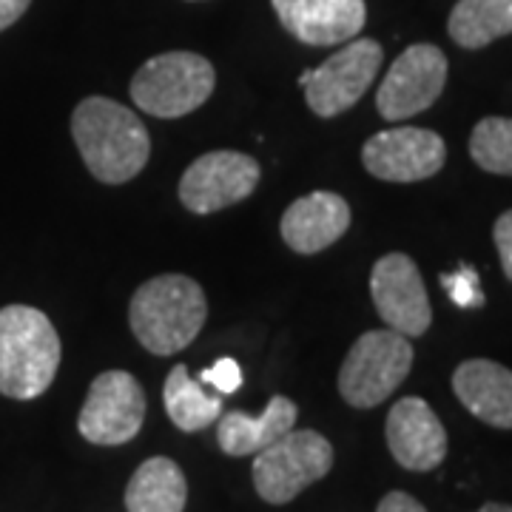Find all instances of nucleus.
Wrapping results in <instances>:
<instances>
[{"label":"nucleus","mask_w":512,"mask_h":512,"mask_svg":"<svg viewBox=\"0 0 512 512\" xmlns=\"http://www.w3.org/2000/svg\"><path fill=\"white\" fill-rule=\"evenodd\" d=\"M72 134L86 168L106 185L134 180L151 154L143 120L109 97H86L72 114Z\"/></svg>","instance_id":"nucleus-1"},{"label":"nucleus","mask_w":512,"mask_h":512,"mask_svg":"<svg viewBox=\"0 0 512 512\" xmlns=\"http://www.w3.org/2000/svg\"><path fill=\"white\" fill-rule=\"evenodd\" d=\"M208 302L202 288L183 274H163L140 285L128 322L137 342L154 356H171L188 348L205 325Z\"/></svg>","instance_id":"nucleus-2"},{"label":"nucleus","mask_w":512,"mask_h":512,"mask_svg":"<svg viewBox=\"0 0 512 512\" xmlns=\"http://www.w3.org/2000/svg\"><path fill=\"white\" fill-rule=\"evenodd\" d=\"M60 367L52 319L29 305L0 308V393L18 402L43 396Z\"/></svg>","instance_id":"nucleus-3"},{"label":"nucleus","mask_w":512,"mask_h":512,"mask_svg":"<svg viewBox=\"0 0 512 512\" xmlns=\"http://www.w3.org/2000/svg\"><path fill=\"white\" fill-rule=\"evenodd\" d=\"M217 74L197 52H165L143 63L131 77V100L151 117L177 120L211 97Z\"/></svg>","instance_id":"nucleus-4"},{"label":"nucleus","mask_w":512,"mask_h":512,"mask_svg":"<svg viewBox=\"0 0 512 512\" xmlns=\"http://www.w3.org/2000/svg\"><path fill=\"white\" fill-rule=\"evenodd\" d=\"M413 367V345L396 330H367L339 370V393L350 407L370 410L390 399Z\"/></svg>","instance_id":"nucleus-5"},{"label":"nucleus","mask_w":512,"mask_h":512,"mask_svg":"<svg viewBox=\"0 0 512 512\" xmlns=\"http://www.w3.org/2000/svg\"><path fill=\"white\" fill-rule=\"evenodd\" d=\"M333 467V447L316 430H288L254 456V487L268 504H288L322 481Z\"/></svg>","instance_id":"nucleus-6"},{"label":"nucleus","mask_w":512,"mask_h":512,"mask_svg":"<svg viewBox=\"0 0 512 512\" xmlns=\"http://www.w3.org/2000/svg\"><path fill=\"white\" fill-rule=\"evenodd\" d=\"M382 60V46L370 37H362V40H348L345 49L330 55L322 66L302 74L299 86L305 89L313 114L330 120L339 117L342 111L353 109L376 80Z\"/></svg>","instance_id":"nucleus-7"},{"label":"nucleus","mask_w":512,"mask_h":512,"mask_svg":"<svg viewBox=\"0 0 512 512\" xmlns=\"http://www.w3.org/2000/svg\"><path fill=\"white\" fill-rule=\"evenodd\" d=\"M146 421V393L126 370H106L89 387L80 410V436L100 447L131 441Z\"/></svg>","instance_id":"nucleus-8"},{"label":"nucleus","mask_w":512,"mask_h":512,"mask_svg":"<svg viewBox=\"0 0 512 512\" xmlns=\"http://www.w3.org/2000/svg\"><path fill=\"white\" fill-rule=\"evenodd\" d=\"M447 83V57L433 43H416L393 60L384 74L376 109L384 120H407L430 109Z\"/></svg>","instance_id":"nucleus-9"},{"label":"nucleus","mask_w":512,"mask_h":512,"mask_svg":"<svg viewBox=\"0 0 512 512\" xmlns=\"http://www.w3.org/2000/svg\"><path fill=\"white\" fill-rule=\"evenodd\" d=\"M447 146L436 131L416 126L387 128L373 134L362 148L365 168L384 183H419L439 174Z\"/></svg>","instance_id":"nucleus-10"},{"label":"nucleus","mask_w":512,"mask_h":512,"mask_svg":"<svg viewBox=\"0 0 512 512\" xmlns=\"http://www.w3.org/2000/svg\"><path fill=\"white\" fill-rule=\"evenodd\" d=\"M259 163L242 151H211L185 168L180 202L194 214H214L254 194Z\"/></svg>","instance_id":"nucleus-11"},{"label":"nucleus","mask_w":512,"mask_h":512,"mask_svg":"<svg viewBox=\"0 0 512 512\" xmlns=\"http://www.w3.org/2000/svg\"><path fill=\"white\" fill-rule=\"evenodd\" d=\"M370 296L390 330L402 336H421L433 322V308L416 262L407 254H387L373 265Z\"/></svg>","instance_id":"nucleus-12"},{"label":"nucleus","mask_w":512,"mask_h":512,"mask_svg":"<svg viewBox=\"0 0 512 512\" xmlns=\"http://www.w3.org/2000/svg\"><path fill=\"white\" fill-rule=\"evenodd\" d=\"M387 447L390 456L402 464L404 470L427 473L436 470L447 456V433L433 407L419 399L407 396L393 404L387 413Z\"/></svg>","instance_id":"nucleus-13"},{"label":"nucleus","mask_w":512,"mask_h":512,"mask_svg":"<svg viewBox=\"0 0 512 512\" xmlns=\"http://www.w3.org/2000/svg\"><path fill=\"white\" fill-rule=\"evenodd\" d=\"M279 23L308 46H339L365 29V0H271Z\"/></svg>","instance_id":"nucleus-14"},{"label":"nucleus","mask_w":512,"mask_h":512,"mask_svg":"<svg viewBox=\"0 0 512 512\" xmlns=\"http://www.w3.org/2000/svg\"><path fill=\"white\" fill-rule=\"evenodd\" d=\"M350 228V205L333 191H313L296 200L282 217V239L296 254H319Z\"/></svg>","instance_id":"nucleus-15"},{"label":"nucleus","mask_w":512,"mask_h":512,"mask_svg":"<svg viewBox=\"0 0 512 512\" xmlns=\"http://www.w3.org/2000/svg\"><path fill=\"white\" fill-rule=\"evenodd\" d=\"M453 390L458 402L464 404L478 421L512 430V370L490 362L470 359L461 362L453 373Z\"/></svg>","instance_id":"nucleus-16"},{"label":"nucleus","mask_w":512,"mask_h":512,"mask_svg":"<svg viewBox=\"0 0 512 512\" xmlns=\"http://www.w3.org/2000/svg\"><path fill=\"white\" fill-rule=\"evenodd\" d=\"M299 416V407L288 396H274L268 407L259 416H248L242 410H231L220 416L217 424V441L225 456H256L268 444L282 439L288 430H293Z\"/></svg>","instance_id":"nucleus-17"},{"label":"nucleus","mask_w":512,"mask_h":512,"mask_svg":"<svg viewBox=\"0 0 512 512\" xmlns=\"http://www.w3.org/2000/svg\"><path fill=\"white\" fill-rule=\"evenodd\" d=\"M188 498L183 470L177 461L154 456L137 467L126 487L128 512H183Z\"/></svg>","instance_id":"nucleus-18"},{"label":"nucleus","mask_w":512,"mask_h":512,"mask_svg":"<svg viewBox=\"0 0 512 512\" xmlns=\"http://www.w3.org/2000/svg\"><path fill=\"white\" fill-rule=\"evenodd\" d=\"M447 32L461 49H484L498 37L512 35V0H458Z\"/></svg>","instance_id":"nucleus-19"},{"label":"nucleus","mask_w":512,"mask_h":512,"mask_svg":"<svg viewBox=\"0 0 512 512\" xmlns=\"http://www.w3.org/2000/svg\"><path fill=\"white\" fill-rule=\"evenodd\" d=\"M163 402L168 419L174 421L183 433L205 430L211 421L222 416V396L208 393L202 382L188 376V367L177 365L163 387Z\"/></svg>","instance_id":"nucleus-20"},{"label":"nucleus","mask_w":512,"mask_h":512,"mask_svg":"<svg viewBox=\"0 0 512 512\" xmlns=\"http://www.w3.org/2000/svg\"><path fill=\"white\" fill-rule=\"evenodd\" d=\"M470 154L478 168L512 177V120L510 117H484L470 137Z\"/></svg>","instance_id":"nucleus-21"},{"label":"nucleus","mask_w":512,"mask_h":512,"mask_svg":"<svg viewBox=\"0 0 512 512\" xmlns=\"http://www.w3.org/2000/svg\"><path fill=\"white\" fill-rule=\"evenodd\" d=\"M441 285L447 288L458 308H476L484 302V293L478 288V276L473 268H458L456 274L441 276Z\"/></svg>","instance_id":"nucleus-22"},{"label":"nucleus","mask_w":512,"mask_h":512,"mask_svg":"<svg viewBox=\"0 0 512 512\" xmlns=\"http://www.w3.org/2000/svg\"><path fill=\"white\" fill-rule=\"evenodd\" d=\"M200 382L211 384L220 396H228V393H237L242 387V370L234 359H220L214 367L202 370Z\"/></svg>","instance_id":"nucleus-23"},{"label":"nucleus","mask_w":512,"mask_h":512,"mask_svg":"<svg viewBox=\"0 0 512 512\" xmlns=\"http://www.w3.org/2000/svg\"><path fill=\"white\" fill-rule=\"evenodd\" d=\"M493 237L495 248H498V256H501V268H504L507 279H512V211L501 214V217L495 220Z\"/></svg>","instance_id":"nucleus-24"},{"label":"nucleus","mask_w":512,"mask_h":512,"mask_svg":"<svg viewBox=\"0 0 512 512\" xmlns=\"http://www.w3.org/2000/svg\"><path fill=\"white\" fill-rule=\"evenodd\" d=\"M376 512H427V510L421 507L413 495L402 493V490H393V493H387L382 501H379Z\"/></svg>","instance_id":"nucleus-25"},{"label":"nucleus","mask_w":512,"mask_h":512,"mask_svg":"<svg viewBox=\"0 0 512 512\" xmlns=\"http://www.w3.org/2000/svg\"><path fill=\"white\" fill-rule=\"evenodd\" d=\"M32 0H0V32L9 29L12 23L23 18V12L29 9Z\"/></svg>","instance_id":"nucleus-26"},{"label":"nucleus","mask_w":512,"mask_h":512,"mask_svg":"<svg viewBox=\"0 0 512 512\" xmlns=\"http://www.w3.org/2000/svg\"><path fill=\"white\" fill-rule=\"evenodd\" d=\"M478 512H512V507L510 504H484V507H481V510Z\"/></svg>","instance_id":"nucleus-27"}]
</instances>
